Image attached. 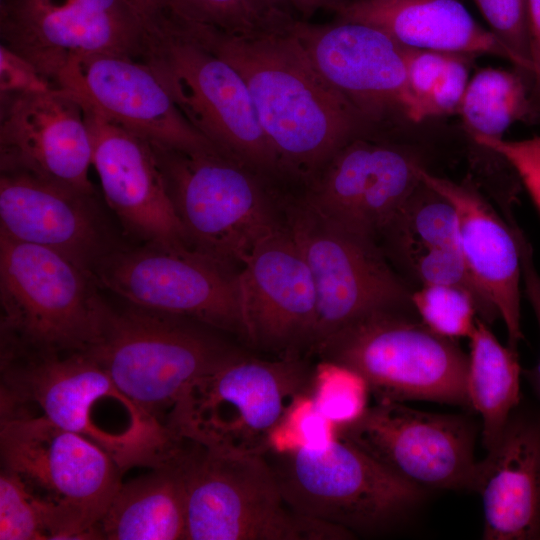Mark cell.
<instances>
[{
	"label": "cell",
	"instance_id": "d6a6232c",
	"mask_svg": "<svg viewBox=\"0 0 540 540\" xmlns=\"http://www.w3.org/2000/svg\"><path fill=\"white\" fill-rule=\"evenodd\" d=\"M166 10L225 33H247L279 22L262 15L250 0H165ZM165 10V11H166Z\"/></svg>",
	"mask_w": 540,
	"mask_h": 540
},
{
	"label": "cell",
	"instance_id": "7402d4cb",
	"mask_svg": "<svg viewBox=\"0 0 540 540\" xmlns=\"http://www.w3.org/2000/svg\"><path fill=\"white\" fill-rule=\"evenodd\" d=\"M93 196L29 175L1 173L0 234L54 250L91 274L114 247Z\"/></svg>",
	"mask_w": 540,
	"mask_h": 540
},
{
	"label": "cell",
	"instance_id": "44dd1931",
	"mask_svg": "<svg viewBox=\"0 0 540 540\" xmlns=\"http://www.w3.org/2000/svg\"><path fill=\"white\" fill-rule=\"evenodd\" d=\"M82 107L92 139V166L105 201L125 230L144 243L193 248L152 144Z\"/></svg>",
	"mask_w": 540,
	"mask_h": 540
},
{
	"label": "cell",
	"instance_id": "8992f818",
	"mask_svg": "<svg viewBox=\"0 0 540 540\" xmlns=\"http://www.w3.org/2000/svg\"><path fill=\"white\" fill-rule=\"evenodd\" d=\"M402 310L372 312L333 333L314 349L320 361L359 375L376 401L412 400L469 406V358Z\"/></svg>",
	"mask_w": 540,
	"mask_h": 540
},
{
	"label": "cell",
	"instance_id": "83f0119b",
	"mask_svg": "<svg viewBox=\"0 0 540 540\" xmlns=\"http://www.w3.org/2000/svg\"><path fill=\"white\" fill-rule=\"evenodd\" d=\"M457 114L468 140L502 139L512 124L535 116L530 82L518 69L483 68L470 78Z\"/></svg>",
	"mask_w": 540,
	"mask_h": 540
},
{
	"label": "cell",
	"instance_id": "ac0fdd59",
	"mask_svg": "<svg viewBox=\"0 0 540 540\" xmlns=\"http://www.w3.org/2000/svg\"><path fill=\"white\" fill-rule=\"evenodd\" d=\"M93 146L83 107L69 91L0 93L1 173L29 175L94 195Z\"/></svg>",
	"mask_w": 540,
	"mask_h": 540
},
{
	"label": "cell",
	"instance_id": "52a82bcc",
	"mask_svg": "<svg viewBox=\"0 0 540 540\" xmlns=\"http://www.w3.org/2000/svg\"><path fill=\"white\" fill-rule=\"evenodd\" d=\"M215 330L129 303L109 306L100 337L86 353L125 395L165 423L164 410L168 415L191 382L238 352Z\"/></svg>",
	"mask_w": 540,
	"mask_h": 540
},
{
	"label": "cell",
	"instance_id": "5bb4252c",
	"mask_svg": "<svg viewBox=\"0 0 540 540\" xmlns=\"http://www.w3.org/2000/svg\"><path fill=\"white\" fill-rule=\"evenodd\" d=\"M1 44L55 87L73 60L96 54L141 59L147 29L127 0H1Z\"/></svg>",
	"mask_w": 540,
	"mask_h": 540
},
{
	"label": "cell",
	"instance_id": "f35d334b",
	"mask_svg": "<svg viewBox=\"0 0 540 540\" xmlns=\"http://www.w3.org/2000/svg\"><path fill=\"white\" fill-rule=\"evenodd\" d=\"M452 53L406 47V66L410 89L419 103L441 77Z\"/></svg>",
	"mask_w": 540,
	"mask_h": 540
},
{
	"label": "cell",
	"instance_id": "d590c367",
	"mask_svg": "<svg viewBox=\"0 0 540 540\" xmlns=\"http://www.w3.org/2000/svg\"><path fill=\"white\" fill-rule=\"evenodd\" d=\"M469 143L501 156L540 212V136L521 140L473 138Z\"/></svg>",
	"mask_w": 540,
	"mask_h": 540
},
{
	"label": "cell",
	"instance_id": "9a60e30c",
	"mask_svg": "<svg viewBox=\"0 0 540 540\" xmlns=\"http://www.w3.org/2000/svg\"><path fill=\"white\" fill-rule=\"evenodd\" d=\"M335 434L424 490H471L475 431L461 416L376 401L352 422L335 427Z\"/></svg>",
	"mask_w": 540,
	"mask_h": 540
},
{
	"label": "cell",
	"instance_id": "ab89813d",
	"mask_svg": "<svg viewBox=\"0 0 540 540\" xmlns=\"http://www.w3.org/2000/svg\"><path fill=\"white\" fill-rule=\"evenodd\" d=\"M517 240L521 257L523 289L533 309L540 331V274L535 267L533 250L525 234H519ZM524 375L540 401V359L534 368L524 371Z\"/></svg>",
	"mask_w": 540,
	"mask_h": 540
},
{
	"label": "cell",
	"instance_id": "cb8c5ba5",
	"mask_svg": "<svg viewBox=\"0 0 540 540\" xmlns=\"http://www.w3.org/2000/svg\"><path fill=\"white\" fill-rule=\"evenodd\" d=\"M487 452L471 487L482 499V538L540 539V415L519 406Z\"/></svg>",
	"mask_w": 540,
	"mask_h": 540
},
{
	"label": "cell",
	"instance_id": "4316f807",
	"mask_svg": "<svg viewBox=\"0 0 540 540\" xmlns=\"http://www.w3.org/2000/svg\"><path fill=\"white\" fill-rule=\"evenodd\" d=\"M469 340L467 397L482 418V441L488 451L520 406L522 370L517 350L503 346L480 318Z\"/></svg>",
	"mask_w": 540,
	"mask_h": 540
},
{
	"label": "cell",
	"instance_id": "ba28073f",
	"mask_svg": "<svg viewBox=\"0 0 540 540\" xmlns=\"http://www.w3.org/2000/svg\"><path fill=\"white\" fill-rule=\"evenodd\" d=\"M265 457L295 512L353 535L392 525L424 496L423 488L336 434L321 445L270 450Z\"/></svg>",
	"mask_w": 540,
	"mask_h": 540
},
{
	"label": "cell",
	"instance_id": "9c48e42d",
	"mask_svg": "<svg viewBox=\"0 0 540 540\" xmlns=\"http://www.w3.org/2000/svg\"><path fill=\"white\" fill-rule=\"evenodd\" d=\"M353 534L295 512L265 455H227L189 442L187 540H344Z\"/></svg>",
	"mask_w": 540,
	"mask_h": 540
},
{
	"label": "cell",
	"instance_id": "7a4b0ae2",
	"mask_svg": "<svg viewBox=\"0 0 540 540\" xmlns=\"http://www.w3.org/2000/svg\"><path fill=\"white\" fill-rule=\"evenodd\" d=\"M15 415L42 416L89 439L122 472L160 465L181 442L86 352L1 355V416Z\"/></svg>",
	"mask_w": 540,
	"mask_h": 540
},
{
	"label": "cell",
	"instance_id": "8fae6325",
	"mask_svg": "<svg viewBox=\"0 0 540 540\" xmlns=\"http://www.w3.org/2000/svg\"><path fill=\"white\" fill-rule=\"evenodd\" d=\"M2 469L59 511L68 539H98L121 485L116 461L89 439L36 415L1 416Z\"/></svg>",
	"mask_w": 540,
	"mask_h": 540
},
{
	"label": "cell",
	"instance_id": "74e56055",
	"mask_svg": "<svg viewBox=\"0 0 540 540\" xmlns=\"http://www.w3.org/2000/svg\"><path fill=\"white\" fill-rule=\"evenodd\" d=\"M52 88L55 86L31 62L0 45V93L40 92Z\"/></svg>",
	"mask_w": 540,
	"mask_h": 540
},
{
	"label": "cell",
	"instance_id": "836d02e7",
	"mask_svg": "<svg viewBox=\"0 0 540 540\" xmlns=\"http://www.w3.org/2000/svg\"><path fill=\"white\" fill-rule=\"evenodd\" d=\"M409 265L422 285L452 286L469 293L475 302L478 318L485 323H492L498 318L472 277L459 246L425 250Z\"/></svg>",
	"mask_w": 540,
	"mask_h": 540
},
{
	"label": "cell",
	"instance_id": "30bf717a",
	"mask_svg": "<svg viewBox=\"0 0 540 540\" xmlns=\"http://www.w3.org/2000/svg\"><path fill=\"white\" fill-rule=\"evenodd\" d=\"M151 144L191 246L241 266L279 225L271 184L215 150L184 152Z\"/></svg>",
	"mask_w": 540,
	"mask_h": 540
},
{
	"label": "cell",
	"instance_id": "277c9868",
	"mask_svg": "<svg viewBox=\"0 0 540 540\" xmlns=\"http://www.w3.org/2000/svg\"><path fill=\"white\" fill-rule=\"evenodd\" d=\"M141 58L188 122L224 157L269 184L286 181L239 72L164 12L147 26Z\"/></svg>",
	"mask_w": 540,
	"mask_h": 540
},
{
	"label": "cell",
	"instance_id": "1f68e13d",
	"mask_svg": "<svg viewBox=\"0 0 540 540\" xmlns=\"http://www.w3.org/2000/svg\"><path fill=\"white\" fill-rule=\"evenodd\" d=\"M411 303L422 322L435 333L457 339L470 337L476 320L477 309L466 291L446 285H421L412 292Z\"/></svg>",
	"mask_w": 540,
	"mask_h": 540
},
{
	"label": "cell",
	"instance_id": "7c38bea8",
	"mask_svg": "<svg viewBox=\"0 0 540 540\" xmlns=\"http://www.w3.org/2000/svg\"><path fill=\"white\" fill-rule=\"evenodd\" d=\"M126 303L199 321L246 340L239 270L191 247H113L91 273Z\"/></svg>",
	"mask_w": 540,
	"mask_h": 540
},
{
	"label": "cell",
	"instance_id": "d4e9b609",
	"mask_svg": "<svg viewBox=\"0 0 540 540\" xmlns=\"http://www.w3.org/2000/svg\"><path fill=\"white\" fill-rule=\"evenodd\" d=\"M337 20L375 27L402 46L462 55H492L515 65L505 45L460 0H350Z\"/></svg>",
	"mask_w": 540,
	"mask_h": 540
},
{
	"label": "cell",
	"instance_id": "603a6c76",
	"mask_svg": "<svg viewBox=\"0 0 540 540\" xmlns=\"http://www.w3.org/2000/svg\"><path fill=\"white\" fill-rule=\"evenodd\" d=\"M420 179L448 199L458 221V245L484 298L501 318L508 346L517 350L521 329L522 267L520 249L510 222L500 215L472 180L456 182L429 172Z\"/></svg>",
	"mask_w": 540,
	"mask_h": 540
},
{
	"label": "cell",
	"instance_id": "f546056e",
	"mask_svg": "<svg viewBox=\"0 0 540 540\" xmlns=\"http://www.w3.org/2000/svg\"><path fill=\"white\" fill-rule=\"evenodd\" d=\"M1 540H66L59 511L34 496L13 473L0 474Z\"/></svg>",
	"mask_w": 540,
	"mask_h": 540
},
{
	"label": "cell",
	"instance_id": "3957f363",
	"mask_svg": "<svg viewBox=\"0 0 540 540\" xmlns=\"http://www.w3.org/2000/svg\"><path fill=\"white\" fill-rule=\"evenodd\" d=\"M314 369L301 357L263 360L240 351L183 391L166 417L178 440L227 455H265L300 401Z\"/></svg>",
	"mask_w": 540,
	"mask_h": 540
},
{
	"label": "cell",
	"instance_id": "4dcf8cb0",
	"mask_svg": "<svg viewBox=\"0 0 540 540\" xmlns=\"http://www.w3.org/2000/svg\"><path fill=\"white\" fill-rule=\"evenodd\" d=\"M368 394L365 381L345 367L319 361L314 368L310 399L335 427L358 418L368 407Z\"/></svg>",
	"mask_w": 540,
	"mask_h": 540
},
{
	"label": "cell",
	"instance_id": "b9f144b4",
	"mask_svg": "<svg viewBox=\"0 0 540 540\" xmlns=\"http://www.w3.org/2000/svg\"><path fill=\"white\" fill-rule=\"evenodd\" d=\"M290 5L304 17H309L321 9L334 11L350 0H288Z\"/></svg>",
	"mask_w": 540,
	"mask_h": 540
},
{
	"label": "cell",
	"instance_id": "e575fe53",
	"mask_svg": "<svg viewBox=\"0 0 540 540\" xmlns=\"http://www.w3.org/2000/svg\"><path fill=\"white\" fill-rule=\"evenodd\" d=\"M489 30L515 58V66L532 86L533 63L527 20V0H473Z\"/></svg>",
	"mask_w": 540,
	"mask_h": 540
},
{
	"label": "cell",
	"instance_id": "e0dca14e",
	"mask_svg": "<svg viewBox=\"0 0 540 540\" xmlns=\"http://www.w3.org/2000/svg\"><path fill=\"white\" fill-rule=\"evenodd\" d=\"M421 165L404 146L360 136L307 182L302 198L331 221L376 240L419 184Z\"/></svg>",
	"mask_w": 540,
	"mask_h": 540
},
{
	"label": "cell",
	"instance_id": "2e32d148",
	"mask_svg": "<svg viewBox=\"0 0 540 540\" xmlns=\"http://www.w3.org/2000/svg\"><path fill=\"white\" fill-rule=\"evenodd\" d=\"M290 27L319 72L375 126L395 115L419 123L405 46L375 27L352 21L314 24L292 18Z\"/></svg>",
	"mask_w": 540,
	"mask_h": 540
},
{
	"label": "cell",
	"instance_id": "ee69618b",
	"mask_svg": "<svg viewBox=\"0 0 540 540\" xmlns=\"http://www.w3.org/2000/svg\"><path fill=\"white\" fill-rule=\"evenodd\" d=\"M252 5L265 17L276 18L289 12L288 0H250Z\"/></svg>",
	"mask_w": 540,
	"mask_h": 540
},
{
	"label": "cell",
	"instance_id": "d6986e66",
	"mask_svg": "<svg viewBox=\"0 0 540 540\" xmlns=\"http://www.w3.org/2000/svg\"><path fill=\"white\" fill-rule=\"evenodd\" d=\"M246 341L280 358L311 350L317 294L301 249L279 224L263 237L239 270Z\"/></svg>",
	"mask_w": 540,
	"mask_h": 540
},
{
	"label": "cell",
	"instance_id": "484cf974",
	"mask_svg": "<svg viewBox=\"0 0 540 540\" xmlns=\"http://www.w3.org/2000/svg\"><path fill=\"white\" fill-rule=\"evenodd\" d=\"M187 452L182 440L151 473L121 483L98 523V539H185Z\"/></svg>",
	"mask_w": 540,
	"mask_h": 540
},
{
	"label": "cell",
	"instance_id": "6da1fadb",
	"mask_svg": "<svg viewBox=\"0 0 540 540\" xmlns=\"http://www.w3.org/2000/svg\"><path fill=\"white\" fill-rule=\"evenodd\" d=\"M292 18L247 33L189 28L242 76L286 181L305 186L341 147L376 126L315 67Z\"/></svg>",
	"mask_w": 540,
	"mask_h": 540
},
{
	"label": "cell",
	"instance_id": "8d00e7d4",
	"mask_svg": "<svg viewBox=\"0 0 540 540\" xmlns=\"http://www.w3.org/2000/svg\"><path fill=\"white\" fill-rule=\"evenodd\" d=\"M468 55L451 54L441 77L422 100L420 121L457 114L469 83Z\"/></svg>",
	"mask_w": 540,
	"mask_h": 540
},
{
	"label": "cell",
	"instance_id": "7bdbcfd3",
	"mask_svg": "<svg viewBox=\"0 0 540 540\" xmlns=\"http://www.w3.org/2000/svg\"><path fill=\"white\" fill-rule=\"evenodd\" d=\"M147 25L166 10L165 0H127Z\"/></svg>",
	"mask_w": 540,
	"mask_h": 540
},
{
	"label": "cell",
	"instance_id": "ffe728a7",
	"mask_svg": "<svg viewBox=\"0 0 540 540\" xmlns=\"http://www.w3.org/2000/svg\"><path fill=\"white\" fill-rule=\"evenodd\" d=\"M55 85L71 92L84 107L153 144L184 152L215 150L142 59L118 54L81 57L66 66Z\"/></svg>",
	"mask_w": 540,
	"mask_h": 540
},
{
	"label": "cell",
	"instance_id": "4fadbf2b",
	"mask_svg": "<svg viewBox=\"0 0 540 540\" xmlns=\"http://www.w3.org/2000/svg\"><path fill=\"white\" fill-rule=\"evenodd\" d=\"M287 212L285 225L309 266L317 294L311 351L365 315L412 305V293L390 268L376 240L331 221L303 198L291 203Z\"/></svg>",
	"mask_w": 540,
	"mask_h": 540
},
{
	"label": "cell",
	"instance_id": "60d3db41",
	"mask_svg": "<svg viewBox=\"0 0 540 540\" xmlns=\"http://www.w3.org/2000/svg\"><path fill=\"white\" fill-rule=\"evenodd\" d=\"M530 52L533 63L531 99L535 115H540V0H527Z\"/></svg>",
	"mask_w": 540,
	"mask_h": 540
},
{
	"label": "cell",
	"instance_id": "5b68a950",
	"mask_svg": "<svg viewBox=\"0 0 540 540\" xmlns=\"http://www.w3.org/2000/svg\"><path fill=\"white\" fill-rule=\"evenodd\" d=\"M66 256L0 234L1 354L86 352L109 310Z\"/></svg>",
	"mask_w": 540,
	"mask_h": 540
},
{
	"label": "cell",
	"instance_id": "f1b7e54d",
	"mask_svg": "<svg viewBox=\"0 0 540 540\" xmlns=\"http://www.w3.org/2000/svg\"><path fill=\"white\" fill-rule=\"evenodd\" d=\"M383 234L408 263L425 250L459 246L454 206L421 179Z\"/></svg>",
	"mask_w": 540,
	"mask_h": 540
}]
</instances>
